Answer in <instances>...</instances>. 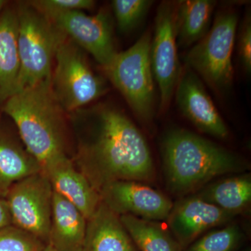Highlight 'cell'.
Listing matches in <instances>:
<instances>
[{"instance_id":"6da1fadb","label":"cell","mask_w":251,"mask_h":251,"mask_svg":"<svg viewBox=\"0 0 251 251\" xmlns=\"http://www.w3.org/2000/svg\"><path fill=\"white\" fill-rule=\"evenodd\" d=\"M68 115L75 142L73 161L99 193L112 181L153 179L148 143L121 110L99 103Z\"/></svg>"},{"instance_id":"7a4b0ae2","label":"cell","mask_w":251,"mask_h":251,"mask_svg":"<svg viewBox=\"0 0 251 251\" xmlns=\"http://www.w3.org/2000/svg\"><path fill=\"white\" fill-rule=\"evenodd\" d=\"M50 79L19 91L1 106L44 173L58 162L72 158L65 112L54 97Z\"/></svg>"},{"instance_id":"3957f363","label":"cell","mask_w":251,"mask_h":251,"mask_svg":"<svg viewBox=\"0 0 251 251\" xmlns=\"http://www.w3.org/2000/svg\"><path fill=\"white\" fill-rule=\"evenodd\" d=\"M161 148L167 183L175 194L191 192L216 176L249 168L236 153L182 128L167 132Z\"/></svg>"},{"instance_id":"277c9868","label":"cell","mask_w":251,"mask_h":251,"mask_svg":"<svg viewBox=\"0 0 251 251\" xmlns=\"http://www.w3.org/2000/svg\"><path fill=\"white\" fill-rule=\"evenodd\" d=\"M16 9L19 92L51 78L56 51L67 36L27 1H19Z\"/></svg>"},{"instance_id":"5b68a950","label":"cell","mask_w":251,"mask_h":251,"mask_svg":"<svg viewBox=\"0 0 251 251\" xmlns=\"http://www.w3.org/2000/svg\"><path fill=\"white\" fill-rule=\"evenodd\" d=\"M237 23L234 10L219 11L206 35L190 48L184 57L185 67L219 94L230 90L233 82L232 53Z\"/></svg>"},{"instance_id":"8992f818","label":"cell","mask_w":251,"mask_h":251,"mask_svg":"<svg viewBox=\"0 0 251 251\" xmlns=\"http://www.w3.org/2000/svg\"><path fill=\"white\" fill-rule=\"evenodd\" d=\"M86 53L67 36L56 51L51 89L67 114L87 107L107 90L105 80L92 70Z\"/></svg>"},{"instance_id":"52a82bcc","label":"cell","mask_w":251,"mask_h":251,"mask_svg":"<svg viewBox=\"0 0 251 251\" xmlns=\"http://www.w3.org/2000/svg\"><path fill=\"white\" fill-rule=\"evenodd\" d=\"M151 34L145 31L129 49L117 52L104 72L142 121L154 116L155 87L151 62Z\"/></svg>"},{"instance_id":"ba28073f","label":"cell","mask_w":251,"mask_h":251,"mask_svg":"<svg viewBox=\"0 0 251 251\" xmlns=\"http://www.w3.org/2000/svg\"><path fill=\"white\" fill-rule=\"evenodd\" d=\"M53 188L43 171L20 180L6 194L11 224L49 243Z\"/></svg>"},{"instance_id":"9c48e42d","label":"cell","mask_w":251,"mask_h":251,"mask_svg":"<svg viewBox=\"0 0 251 251\" xmlns=\"http://www.w3.org/2000/svg\"><path fill=\"white\" fill-rule=\"evenodd\" d=\"M176 43L175 3L163 1L157 9L150 46V62L160 93V108L168 109L182 72Z\"/></svg>"},{"instance_id":"30bf717a","label":"cell","mask_w":251,"mask_h":251,"mask_svg":"<svg viewBox=\"0 0 251 251\" xmlns=\"http://www.w3.org/2000/svg\"><path fill=\"white\" fill-rule=\"evenodd\" d=\"M49 18L67 37L90 53L103 70L115 58L117 52L108 10L101 9L92 16L82 11H70Z\"/></svg>"},{"instance_id":"8fae6325","label":"cell","mask_w":251,"mask_h":251,"mask_svg":"<svg viewBox=\"0 0 251 251\" xmlns=\"http://www.w3.org/2000/svg\"><path fill=\"white\" fill-rule=\"evenodd\" d=\"M101 202L119 216L146 220L168 219L173 204L163 193L135 181H112L99 191Z\"/></svg>"},{"instance_id":"7c38bea8","label":"cell","mask_w":251,"mask_h":251,"mask_svg":"<svg viewBox=\"0 0 251 251\" xmlns=\"http://www.w3.org/2000/svg\"><path fill=\"white\" fill-rule=\"evenodd\" d=\"M175 93L180 111L198 129L220 139L227 138L228 128L202 80L188 67L182 69Z\"/></svg>"},{"instance_id":"4fadbf2b","label":"cell","mask_w":251,"mask_h":251,"mask_svg":"<svg viewBox=\"0 0 251 251\" xmlns=\"http://www.w3.org/2000/svg\"><path fill=\"white\" fill-rule=\"evenodd\" d=\"M236 215L195 196L173 205L167 219L175 239L183 248L202 232L226 224Z\"/></svg>"},{"instance_id":"5bb4252c","label":"cell","mask_w":251,"mask_h":251,"mask_svg":"<svg viewBox=\"0 0 251 251\" xmlns=\"http://www.w3.org/2000/svg\"><path fill=\"white\" fill-rule=\"evenodd\" d=\"M45 173L54 192L76 206L87 220L93 215L101 202L100 195L75 167L72 158L52 165Z\"/></svg>"},{"instance_id":"9a60e30c","label":"cell","mask_w":251,"mask_h":251,"mask_svg":"<svg viewBox=\"0 0 251 251\" xmlns=\"http://www.w3.org/2000/svg\"><path fill=\"white\" fill-rule=\"evenodd\" d=\"M87 225L76 206L54 191L48 244L58 251H82Z\"/></svg>"},{"instance_id":"2e32d148","label":"cell","mask_w":251,"mask_h":251,"mask_svg":"<svg viewBox=\"0 0 251 251\" xmlns=\"http://www.w3.org/2000/svg\"><path fill=\"white\" fill-rule=\"evenodd\" d=\"M42 171L39 162L28 151L18 132L0 125V198L20 180Z\"/></svg>"},{"instance_id":"e0dca14e","label":"cell","mask_w":251,"mask_h":251,"mask_svg":"<svg viewBox=\"0 0 251 251\" xmlns=\"http://www.w3.org/2000/svg\"><path fill=\"white\" fill-rule=\"evenodd\" d=\"M82 251H139L123 226L120 216L100 202L87 220Z\"/></svg>"},{"instance_id":"ac0fdd59","label":"cell","mask_w":251,"mask_h":251,"mask_svg":"<svg viewBox=\"0 0 251 251\" xmlns=\"http://www.w3.org/2000/svg\"><path fill=\"white\" fill-rule=\"evenodd\" d=\"M18 17L16 7L5 6L0 14V105L18 92L20 74Z\"/></svg>"},{"instance_id":"d6986e66","label":"cell","mask_w":251,"mask_h":251,"mask_svg":"<svg viewBox=\"0 0 251 251\" xmlns=\"http://www.w3.org/2000/svg\"><path fill=\"white\" fill-rule=\"evenodd\" d=\"M213 0H182L175 2L178 48L189 49L210 29L216 6Z\"/></svg>"},{"instance_id":"ffe728a7","label":"cell","mask_w":251,"mask_h":251,"mask_svg":"<svg viewBox=\"0 0 251 251\" xmlns=\"http://www.w3.org/2000/svg\"><path fill=\"white\" fill-rule=\"evenodd\" d=\"M206 202L228 212L238 214L251 201V180L249 175H241L221 180L196 195Z\"/></svg>"},{"instance_id":"44dd1931","label":"cell","mask_w":251,"mask_h":251,"mask_svg":"<svg viewBox=\"0 0 251 251\" xmlns=\"http://www.w3.org/2000/svg\"><path fill=\"white\" fill-rule=\"evenodd\" d=\"M120 221L140 251H181L177 241L159 224L132 215L120 216Z\"/></svg>"},{"instance_id":"7402d4cb","label":"cell","mask_w":251,"mask_h":251,"mask_svg":"<svg viewBox=\"0 0 251 251\" xmlns=\"http://www.w3.org/2000/svg\"><path fill=\"white\" fill-rule=\"evenodd\" d=\"M153 1L151 0H113L111 6L120 32L135 29L148 14Z\"/></svg>"},{"instance_id":"603a6c76","label":"cell","mask_w":251,"mask_h":251,"mask_svg":"<svg viewBox=\"0 0 251 251\" xmlns=\"http://www.w3.org/2000/svg\"><path fill=\"white\" fill-rule=\"evenodd\" d=\"M242 237V232L237 225H229L206 234L188 248L187 251H232Z\"/></svg>"},{"instance_id":"cb8c5ba5","label":"cell","mask_w":251,"mask_h":251,"mask_svg":"<svg viewBox=\"0 0 251 251\" xmlns=\"http://www.w3.org/2000/svg\"><path fill=\"white\" fill-rule=\"evenodd\" d=\"M46 243L14 225L0 228V251H41Z\"/></svg>"},{"instance_id":"d4e9b609","label":"cell","mask_w":251,"mask_h":251,"mask_svg":"<svg viewBox=\"0 0 251 251\" xmlns=\"http://www.w3.org/2000/svg\"><path fill=\"white\" fill-rule=\"evenodd\" d=\"M27 2L49 18L70 11L92 9L96 4L93 0H33Z\"/></svg>"},{"instance_id":"484cf974","label":"cell","mask_w":251,"mask_h":251,"mask_svg":"<svg viewBox=\"0 0 251 251\" xmlns=\"http://www.w3.org/2000/svg\"><path fill=\"white\" fill-rule=\"evenodd\" d=\"M238 52L244 70L251 72V13L246 14L238 34Z\"/></svg>"},{"instance_id":"4316f807","label":"cell","mask_w":251,"mask_h":251,"mask_svg":"<svg viewBox=\"0 0 251 251\" xmlns=\"http://www.w3.org/2000/svg\"><path fill=\"white\" fill-rule=\"evenodd\" d=\"M12 225L9 206L4 198H0V228Z\"/></svg>"},{"instance_id":"83f0119b","label":"cell","mask_w":251,"mask_h":251,"mask_svg":"<svg viewBox=\"0 0 251 251\" xmlns=\"http://www.w3.org/2000/svg\"><path fill=\"white\" fill-rule=\"evenodd\" d=\"M41 251H58L56 250L55 249H54L53 247H51L50 244H46V246L45 247H44V249H43Z\"/></svg>"},{"instance_id":"f1b7e54d","label":"cell","mask_w":251,"mask_h":251,"mask_svg":"<svg viewBox=\"0 0 251 251\" xmlns=\"http://www.w3.org/2000/svg\"><path fill=\"white\" fill-rule=\"evenodd\" d=\"M6 1H4V0H0V14H1V11H3V9H4L5 6H6Z\"/></svg>"},{"instance_id":"f546056e","label":"cell","mask_w":251,"mask_h":251,"mask_svg":"<svg viewBox=\"0 0 251 251\" xmlns=\"http://www.w3.org/2000/svg\"><path fill=\"white\" fill-rule=\"evenodd\" d=\"M243 251H251V249H246V250H244Z\"/></svg>"}]
</instances>
